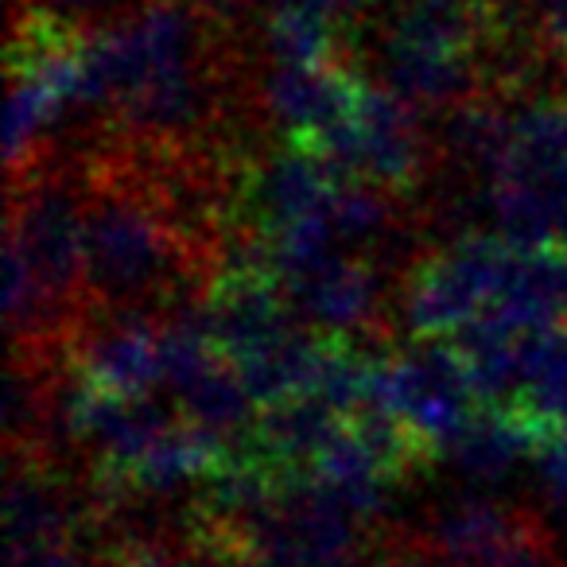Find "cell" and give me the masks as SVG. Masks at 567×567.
<instances>
[{
  "mask_svg": "<svg viewBox=\"0 0 567 567\" xmlns=\"http://www.w3.org/2000/svg\"><path fill=\"white\" fill-rule=\"evenodd\" d=\"M206 40L187 0H148L141 12L86 32L79 105L110 113L141 144L195 141L214 117Z\"/></svg>",
  "mask_w": 567,
  "mask_h": 567,
  "instance_id": "cell-1",
  "label": "cell"
},
{
  "mask_svg": "<svg viewBox=\"0 0 567 567\" xmlns=\"http://www.w3.org/2000/svg\"><path fill=\"white\" fill-rule=\"evenodd\" d=\"M214 260L183 229L164 190L136 156L105 152L86 164V300L136 311L164 296L210 284Z\"/></svg>",
  "mask_w": 567,
  "mask_h": 567,
  "instance_id": "cell-2",
  "label": "cell"
},
{
  "mask_svg": "<svg viewBox=\"0 0 567 567\" xmlns=\"http://www.w3.org/2000/svg\"><path fill=\"white\" fill-rule=\"evenodd\" d=\"M9 237L24 249L43 288L86 316V167L40 156L9 179Z\"/></svg>",
  "mask_w": 567,
  "mask_h": 567,
  "instance_id": "cell-3",
  "label": "cell"
},
{
  "mask_svg": "<svg viewBox=\"0 0 567 567\" xmlns=\"http://www.w3.org/2000/svg\"><path fill=\"white\" fill-rule=\"evenodd\" d=\"M520 260L525 245L478 229H466L451 245L420 257L404 284V319L412 339H455L482 311L509 296Z\"/></svg>",
  "mask_w": 567,
  "mask_h": 567,
  "instance_id": "cell-4",
  "label": "cell"
},
{
  "mask_svg": "<svg viewBox=\"0 0 567 567\" xmlns=\"http://www.w3.org/2000/svg\"><path fill=\"white\" fill-rule=\"evenodd\" d=\"M66 370L82 385L110 396H152V389L164 381V358H159V327L152 316L136 311H110L102 323L74 331L66 347Z\"/></svg>",
  "mask_w": 567,
  "mask_h": 567,
  "instance_id": "cell-5",
  "label": "cell"
},
{
  "mask_svg": "<svg viewBox=\"0 0 567 567\" xmlns=\"http://www.w3.org/2000/svg\"><path fill=\"white\" fill-rule=\"evenodd\" d=\"M427 141L420 128V110L404 102L385 82H365L358 105V179L404 195L424 179Z\"/></svg>",
  "mask_w": 567,
  "mask_h": 567,
  "instance_id": "cell-6",
  "label": "cell"
},
{
  "mask_svg": "<svg viewBox=\"0 0 567 567\" xmlns=\"http://www.w3.org/2000/svg\"><path fill=\"white\" fill-rule=\"evenodd\" d=\"M365 79L342 63L288 66L276 63L260 82V102L272 113L288 141H319L334 125L350 121L362 105Z\"/></svg>",
  "mask_w": 567,
  "mask_h": 567,
  "instance_id": "cell-7",
  "label": "cell"
},
{
  "mask_svg": "<svg viewBox=\"0 0 567 567\" xmlns=\"http://www.w3.org/2000/svg\"><path fill=\"white\" fill-rule=\"evenodd\" d=\"M229 458H234V440L195 420H175L121 478H113L110 486H94V497L102 509H117L128 497L167 494L190 478H214Z\"/></svg>",
  "mask_w": 567,
  "mask_h": 567,
  "instance_id": "cell-8",
  "label": "cell"
},
{
  "mask_svg": "<svg viewBox=\"0 0 567 567\" xmlns=\"http://www.w3.org/2000/svg\"><path fill=\"white\" fill-rule=\"evenodd\" d=\"M342 183L347 179L316 148L288 141V148L272 152L245 175V206L257 221L252 234H272L308 214H319Z\"/></svg>",
  "mask_w": 567,
  "mask_h": 567,
  "instance_id": "cell-9",
  "label": "cell"
},
{
  "mask_svg": "<svg viewBox=\"0 0 567 567\" xmlns=\"http://www.w3.org/2000/svg\"><path fill=\"white\" fill-rule=\"evenodd\" d=\"M284 292L296 316L319 327V334L342 339L354 331H373L370 323H378L381 308V272L370 260L334 252L311 272L284 284Z\"/></svg>",
  "mask_w": 567,
  "mask_h": 567,
  "instance_id": "cell-10",
  "label": "cell"
},
{
  "mask_svg": "<svg viewBox=\"0 0 567 567\" xmlns=\"http://www.w3.org/2000/svg\"><path fill=\"white\" fill-rule=\"evenodd\" d=\"M540 525L528 513L502 505L494 497L466 494L458 502L443 505L440 517L432 520V533H427V548L451 567H474L482 559H489L494 551H502L505 544H513L517 536L533 533Z\"/></svg>",
  "mask_w": 567,
  "mask_h": 567,
  "instance_id": "cell-11",
  "label": "cell"
},
{
  "mask_svg": "<svg viewBox=\"0 0 567 567\" xmlns=\"http://www.w3.org/2000/svg\"><path fill=\"white\" fill-rule=\"evenodd\" d=\"M544 435L567 427V323H544L517 339V393L505 404Z\"/></svg>",
  "mask_w": 567,
  "mask_h": 567,
  "instance_id": "cell-12",
  "label": "cell"
},
{
  "mask_svg": "<svg viewBox=\"0 0 567 567\" xmlns=\"http://www.w3.org/2000/svg\"><path fill=\"white\" fill-rule=\"evenodd\" d=\"M544 443H548V435L536 424H528L525 416H517V412L478 409L447 458L458 466V474H466L471 482L494 486L497 478H505V474L517 466V458L536 455Z\"/></svg>",
  "mask_w": 567,
  "mask_h": 567,
  "instance_id": "cell-13",
  "label": "cell"
},
{
  "mask_svg": "<svg viewBox=\"0 0 567 567\" xmlns=\"http://www.w3.org/2000/svg\"><path fill=\"white\" fill-rule=\"evenodd\" d=\"M505 94H478L471 102L455 105L443 125V148L455 156L458 167L482 175L486 187L502 179L509 164L513 136H517V113L505 110Z\"/></svg>",
  "mask_w": 567,
  "mask_h": 567,
  "instance_id": "cell-14",
  "label": "cell"
},
{
  "mask_svg": "<svg viewBox=\"0 0 567 567\" xmlns=\"http://www.w3.org/2000/svg\"><path fill=\"white\" fill-rule=\"evenodd\" d=\"M265 51L288 66L342 63V32L319 12L300 4H276L265 24Z\"/></svg>",
  "mask_w": 567,
  "mask_h": 567,
  "instance_id": "cell-15",
  "label": "cell"
},
{
  "mask_svg": "<svg viewBox=\"0 0 567 567\" xmlns=\"http://www.w3.org/2000/svg\"><path fill=\"white\" fill-rule=\"evenodd\" d=\"M327 221L334 229V241L339 245H362L378 241L393 229V195L373 183L347 179L331 195V203L323 206Z\"/></svg>",
  "mask_w": 567,
  "mask_h": 567,
  "instance_id": "cell-16",
  "label": "cell"
},
{
  "mask_svg": "<svg viewBox=\"0 0 567 567\" xmlns=\"http://www.w3.org/2000/svg\"><path fill=\"white\" fill-rule=\"evenodd\" d=\"M536 474H540V486L548 494V502L556 509H567V427L556 432L540 451H536Z\"/></svg>",
  "mask_w": 567,
  "mask_h": 567,
  "instance_id": "cell-17",
  "label": "cell"
},
{
  "mask_svg": "<svg viewBox=\"0 0 567 567\" xmlns=\"http://www.w3.org/2000/svg\"><path fill=\"white\" fill-rule=\"evenodd\" d=\"M474 567H551L548 536H544V528L536 525L533 533L517 536L513 544H505L502 551H494V556L482 559V564H474Z\"/></svg>",
  "mask_w": 567,
  "mask_h": 567,
  "instance_id": "cell-18",
  "label": "cell"
},
{
  "mask_svg": "<svg viewBox=\"0 0 567 567\" xmlns=\"http://www.w3.org/2000/svg\"><path fill=\"white\" fill-rule=\"evenodd\" d=\"M9 567H86L79 544H55V548L9 551Z\"/></svg>",
  "mask_w": 567,
  "mask_h": 567,
  "instance_id": "cell-19",
  "label": "cell"
},
{
  "mask_svg": "<svg viewBox=\"0 0 567 567\" xmlns=\"http://www.w3.org/2000/svg\"><path fill=\"white\" fill-rule=\"evenodd\" d=\"M385 567H451V564H443V559L420 540V544H409V548H396L393 556L385 559Z\"/></svg>",
  "mask_w": 567,
  "mask_h": 567,
  "instance_id": "cell-20",
  "label": "cell"
},
{
  "mask_svg": "<svg viewBox=\"0 0 567 567\" xmlns=\"http://www.w3.org/2000/svg\"><path fill=\"white\" fill-rule=\"evenodd\" d=\"M559 40V55H564V79H567V35H556Z\"/></svg>",
  "mask_w": 567,
  "mask_h": 567,
  "instance_id": "cell-21",
  "label": "cell"
},
{
  "mask_svg": "<svg viewBox=\"0 0 567 567\" xmlns=\"http://www.w3.org/2000/svg\"><path fill=\"white\" fill-rule=\"evenodd\" d=\"M564 308H567V245H564Z\"/></svg>",
  "mask_w": 567,
  "mask_h": 567,
  "instance_id": "cell-22",
  "label": "cell"
},
{
  "mask_svg": "<svg viewBox=\"0 0 567 567\" xmlns=\"http://www.w3.org/2000/svg\"><path fill=\"white\" fill-rule=\"evenodd\" d=\"M105 567H110V559H105Z\"/></svg>",
  "mask_w": 567,
  "mask_h": 567,
  "instance_id": "cell-23",
  "label": "cell"
}]
</instances>
